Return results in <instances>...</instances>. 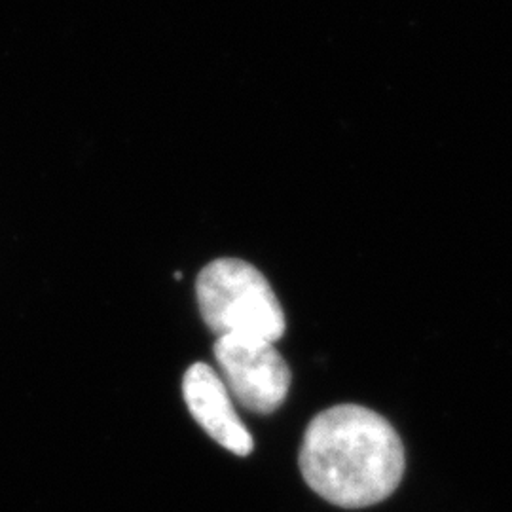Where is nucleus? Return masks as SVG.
<instances>
[{
    "instance_id": "obj_1",
    "label": "nucleus",
    "mask_w": 512,
    "mask_h": 512,
    "mask_svg": "<svg viewBox=\"0 0 512 512\" xmlns=\"http://www.w3.org/2000/svg\"><path fill=\"white\" fill-rule=\"evenodd\" d=\"M403 440L384 416L359 404H338L311 420L300 448V471L315 494L342 509L382 503L403 480Z\"/></svg>"
},
{
    "instance_id": "obj_2",
    "label": "nucleus",
    "mask_w": 512,
    "mask_h": 512,
    "mask_svg": "<svg viewBox=\"0 0 512 512\" xmlns=\"http://www.w3.org/2000/svg\"><path fill=\"white\" fill-rule=\"evenodd\" d=\"M203 321L217 336H251L277 342L287 329L285 313L268 279L253 264L220 258L196 281Z\"/></svg>"
},
{
    "instance_id": "obj_3",
    "label": "nucleus",
    "mask_w": 512,
    "mask_h": 512,
    "mask_svg": "<svg viewBox=\"0 0 512 512\" xmlns=\"http://www.w3.org/2000/svg\"><path fill=\"white\" fill-rule=\"evenodd\" d=\"M220 378L230 395L255 414H272L285 403L291 387V368L274 342L228 334L215 344Z\"/></svg>"
},
{
    "instance_id": "obj_4",
    "label": "nucleus",
    "mask_w": 512,
    "mask_h": 512,
    "mask_svg": "<svg viewBox=\"0 0 512 512\" xmlns=\"http://www.w3.org/2000/svg\"><path fill=\"white\" fill-rule=\"evenodd\" d=\"M183 393L190 414L211 439L241 458L253 452V437L239 420L228 387L211 366H190L184 374Z\"/></svg>"
}]
</instances>
